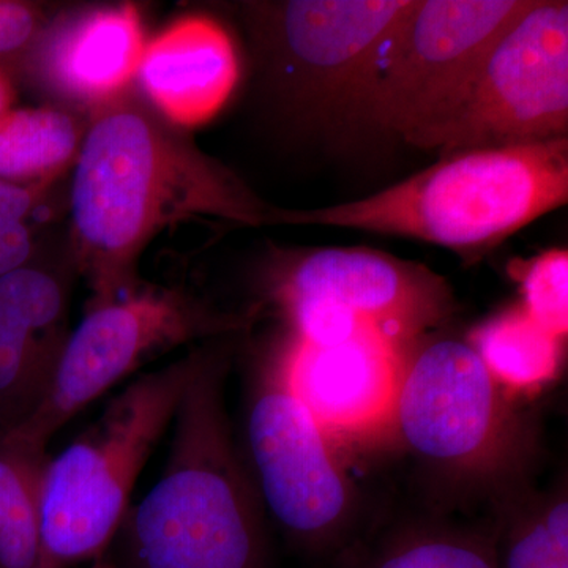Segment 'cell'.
<instances>
[{
  "instance_id": "obj_1",
  "label": "cell",
  "mask_w": 568,
  "mask_h": 568,
  "mask_svg": "<svg viewBox=\"0 0 568 568\" xmlns=\"http://www.w3.org/2000/svg\"><path fill=\"white\" fill-rule=\"evenodd\" d=\"M144 97L123 92L93 111L70 190L71 260L102 305L136 291L141 254L166 227L219 220L275 224L264 203Z\"/></svg>"
},
{
  "instance_id": "obj_2",
  "label": "cell",
  "mask_w": 568,
  "mask_h": 568,
  "mask_svg": "<svg viewBox=\"0 0 568 568\" xmlns=\"http://www.w3.org/2000/svg\"><path fill=\"white\" fill-rule=\"evenodd\" d=\"M226 358L209 347L173 420L162 477L130 507L112 544L119 568H264L260 496L231 439Z\"/></svg>"
},
{
  "instance_id": "obj_3",
  "label": "cell",
  "mask_w": 568,
  "mask_h": 568,
  "mask_svg": "<svg viewBox=\"0 0 568 568\" xmlns=\"http://www.w3.org/2000/svg\"><path fill=\"white\" fill-rule=\"evenodd\" d=\"M568 201V138L450 153L351 203L280 209L276 224L417 239L477 256Z\"/></svg>"
},
{
  "instance_id": "obj_4",
  "label": "cell",
  "mask_w": 568,
  "mask_h": 568,
  "mask_svg": "<svg viewBox=\"0 0 568 568\" xmlns=\"http://www.w3.org/2000/svg\"><path fill=\"white\" fill-rule=\"evenodd\" d=\"M209 347L132 381L41 477V532L48 568L103 559L130 508L153 447L173 425Z\"/></svg>"
},
{
  "instance_id": "obj_5",
  "label": "cell",
  "mask_w": 568,
  "mask_h": 568,
  "mask_svg": "<svg viewBox=\"0 0 568 568\" xmlns=\"http://www.w3.org/2000/svg\"><path fill=\"white\" fill-rule=\"evenodd\" d=\"M568 133V3L534 0L447 110L405 142L440 156L562 140Z\"/></svg>"
},
{
  "instance_id": "obj_6",
  "label": "cell",
  "mask_w": 568,
  "mask_h": 568,
  "mask_svg": "<svg viewBox=\"0 0 568 568\" xmlns=\"http://www.w3.org/2000/svg\"><path fill=\"white\" fill-rule=\"evenodd\" d=\"M275 297L295 338L334 346L373 332L410 349L454 313L446 278L369 248H320L284 268Z\"/></svg>"
},
{
  "instance_id": "obj_7",
  "label": "cell",
  "mask_w": 568,
  "mask_h": 568,
  "mask_svg": "<svg viewBox=\"0 0 568 568\" xmlns=\"http://www.w3.org/2000/svg\"><path fill=\"white\" fill-rule=\"evenodd\" d=\"M534 0H414L366 71L355 123L406 141L447 110Z\"/></svg>"
},
{
  "instance_id": "obj_8",
  "label": "cell",
  "mask_w": 568,
  "mask_h": 568,
  "mask_svg": "<svg viewBox=\"0 0 568 568\" xmlns=\"http://www.w3.org/2000/svg\"><path fill=\"white\" fill-rule=\"evenodd\" d=\"M248 317L223 313L182 290L138 287L89 306L67 336L47 395L11 433L47 448L89 405L149 362L197 339L242 331Z\"/></svg>"
},
{
  "instance_id": "obj_9",
  "label": "cell",
  "mask_w": 568,
  "mask_h": 568,
  "mask_svg": "<svg viewBox=\"0 0 568 568\" xmlns=\"http://www.w3.org/2000/svg\"><path fill=\"white\" fill-rule=\"evenodd\" d=\"M414 0H290L246 7L276 99L308 122H354L366 71Z\"/></svg>"
},
{
  "instance_id": "obj_10",
  "label": "cell",
  "mask_w": 568,
  "mask_h": 568,
  "mask_svg": "<svg viewBox=\"0 0 568 568\" xmlns=\"http://www.w3.org/2000/svg\"><path fill=\"white\" fill-rule=\"evenodd\" d=\"M245 432L256 493L272 517L310 544L331 534L345 518L349 485L331 439L287 384L278 355L254 381Z\"/></svg>"
},
{
  "instance_id": "obj_11",
  "label": "cell",
  "mask_w": 568,
  "mask_h": 568,
  "mask_svg": "<svg viewBox=\"0 0 568 568\" xmlns=\"http://www.w3.org/2000/svg\"><path fill=\"white\" fill-rule=\"evenodd\" d=\"M392 424L422 458L454 469L487 466L510 432L503 388L469 343L448 338L407 353Z\"/></svg>"
},
{
  "instance_id": "obj_12",
  "label": "cell",
  "mask_w": 568,
  "mask_h": 568,
  "mask_svg": "<svg viewBox=\"0 0 568 568\" xmlns=\"http://www.w3.org/2000/svg\"><path fill=\"white\" fill-rule=\"evenodd\" d=\"M410 349L366 332L334 346L293 336L276 355L295 396L332 440L368 435L394 422Z\"/></svg>"
},
{
  "instance_id": "obj_13",
  "label": "cell",
  "mask_w": 568,
  "mask_h": 568,
  "mask_svg": "<svg viewBox=\"0 0 568 568\" xmlns=\"http://www.w3.org/2000/svg\"><path fill=\"white\" fill-rule=\"evenodd\" d=\"M65 275L26 264L0 276V432L18 428L47 395L70 332Z\"/></svg>"
},
{
  "instance_id": "obj_14",
  "label": "cell",
  "mask_w": 568,
  "mask_h": 568,
  "mask_svg": "<svg viewBox=\"0 0 568 568\" xmlns=\"http://www.w3.org/2000/svg\"><path fill=\"white\" fill-rule=\"evenodd\" d=\"M144 99L181 129L219 114L239 80L233 40L209 18H183L145 43L136 73Z\"/></svg>"
},
{
  "instance_id": "obj_15",
  "label": "cell",
  "mask_w": 568,
  "mask_h": 568,
  "mask_svg": "<svg viewBox=\"0 0 568 568\" xmlns=\"http://www.w3.org/2000/svg\"><path fill=\"white\" fill-rule=\"evenodd\" d=\"M37 44L36 67L44 85L95 110L129 91L145 48L133 6L82 11L59 21Z\"/></svg>"
},
{
  "instance_id": "obj_16",
  "label": "cell",
  "mask_w": 568,
  "mask_h": 568,
  "mask_svg": "<svg viewBox=\"0 0 568 568\" xmlns=\"http://www.w3.org/2000/svg\"><path fill=\"white\" fill-rule=\"evenodd\" d=\"M47 448L0 432V568H48L41 532Z\"/></svg>"
},
{
  "instance_id": "obj_17",
  "label": "cell",
  "mask_w": 568,
  "mask_h": 568,
  "mask_svg": "<svg viewBox=\"0 0 568 568\" xmlns=\"http://www.w3.org/2000/svg\"><path fill=\"white\" fill-rule=\"evenodd\" d=\"M562 342L514 306L478 325L469 345L481 358L499 387L537 392L559 375Z\"/></svg>"
},
{
  "instance_id": "obj_18",
  "label": "cell",
  "mask_w": 568,
  "mask_h": 568,
  "mask_svg": "<svg viewBox=\"0 0 568 568\" xmlns=\"http://www.w3.org/2000/svg\"><path fill=\"white\" fill-rule=\"evenodd\" d=\"M82 138L77 119L67 111L11 110L0 121V181L33 186L54 178L77 159Z\"/></svg>"
},
{
  "instance_id": "obj_19",
  "label": "cell",
  "mask_w": 568,
  "mask_h": 568,
  "mask_svg": "<svg viewBox=\"0 0 568 568\" xmlns=\"http://www.w3.org/2000/svg\"><path fill=\"white\" fill-rule=\"evenodd\" d=\"M364 568H503L495 549L478 538L429 532L403 537Z\"/></svg>"
},
{
  "instance_id": "obj_20",
  "label": "cell",
  "mask_w": 568,
  "mask_h": 568,
  "mask_svg": "<svg viewBox=\"0 0 568 568\" xmlns=\"http://www.w3.org/2000/svg\"><path fill=\"white\" fill-rule=\"evenodd\" d=\"M521 284L523 308L540 327L559 339L568 334V252L549 250L534 260L511 265Z\"/></svg>"
},
{
  "instance_id": "obj_21",
  "label": "cell",
  "mask_w": 568,
  "mask_h": 568,
  "mask_svg": "<svg viewBox=\"0 0 568 568\" xmlns=\"http://www.w3.org/2000/svg\"><path fill=\"white\" fill-rule=\"evenodd\" d=\"M503 568H568V503L545 507L507 541Z\"/></svg>"
},
{
  "instance_id": "obj_22",
  "label": "cell",
  "mask_w": 568,
  "mask_h": 568,
  "mask_svg": "<svg viewBox=\"0 0 568 568\" xmlns=\"http://www.w3.org/2000/svg\"><path fill=\"white\" fill-rule=\"evenodd\" d=\"M39 18L32 7L0 0V58L22 50L37 32Z\"/></svg>"
},
{
  "instance_id": "obj_23",
  "label": "cell",
  "mask_w": 568,
  "mask_h": 568,
  "mask_svg": "<svg viewBox=\"0 0 568 568\" xmlns=\"http://www.w3.org/2000/svg\"><path fill=\"white\" fill-rule=\"evenodd\" d=\"M11 100H13V92H11L10 82L0 73V121L11 111Z\"/></svg>"
},
{
  "instance_id": "obj_24",
  "label": "cell",
  "mask_w": 568,
  "mask_h": 568,
  "mask_svg": "<svg viewBox=\"0 0 568 568\" xmlns=\"http://www.w3.org/2000/svg\"><path fill=\"white\" fill-rule=\"evenodd\" d=\"M95 568H119L111 562V560L100 559L95 562Z\"/></svg>"
}]
</instances>
